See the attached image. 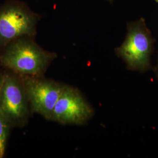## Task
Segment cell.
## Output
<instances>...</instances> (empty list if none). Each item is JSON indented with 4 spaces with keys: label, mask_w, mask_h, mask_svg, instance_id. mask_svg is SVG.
<instances>
[{
    "label": "cell",
    "mask_w": 158,
    "mask_h": 158,
    "mask_svg": "<svg viewBox=\"0 0 158 158\" xmlns=\"http://www.w3.org/2000/svg\"><path fill=\"white\" fill-rule=\"evenodd\" d=\"M57 57L55 52L45 51L34 38L23 36L10 42L0 51V64L21 76L44 77Z\"/></svg>",
    "instance_id": "1"
},
{
    "label": "cell",
    "mask_w": 158,
    "mask_h": 158,
    "mask_svg": "<svg viewBox=\"0 0 158 158\" xmlns=\"http://www.w3.org/2000/svg\"><path fill=\"white\" fill-rule=\"evenodd\" d=\"M124 42L115 53L131 70L146 72L151 68L154 40L144 18L130 22Z\"/></svg>",
    "instance_id": "2"
},
{
    "label": "cell",
    "mask_w": 158,
    "mask_h": 158,
    "mask_svg": "<svg viewBox=\"0 0 158 158\" xmlns=\"http://www.w3.org/2000/svg\"><path fill=\"white\" fill-rule=\"evenodd\" d=\"M40 15L25 3L8 0L0 6V51L12 40L23 36L35 38Z\"/></svg>",
    "instance_id": "3"
},
{
    "label": "cell",
    "mask_w": 158,
    "mask_h": 158,
    "mask_svg": "<svg viewBox=\"0 0 158 158\" xmlns=\"http://www.w3.org/2000/svg\"><path fill=\"white\" fill-rule=\"evenodd\" d=\"M0 110L12 127L18 128L28 124L32 113L21 76L7 69L0 90Z\"/></svg>",
    "instance_id": "4"
},
{
    "label": "cell",
    "mask_w": 158,
    "mask_h": 158,
    "mask_svg": "<svg viewBox=\"0 0 158 158\" xmlns=\"http://www.w3.org/2000/svg\"><path fill=\"white\" fill-rule=\"evenodd\" d=\"M20 76L32 112L51 121L54 108L66 85L44 77Z\"/></svg>",
    "instance_id": "5"
},
{
    "label": "cell",
    "mask_w": 158,
    "mask_h": 158,
    "mask_svg": "<svg viewBox=\"0 0 158 158\" xmlns=\"http://www.w3.org/2000/svg\"><path fill=\"white\" fill-rule=\"evenodd\" d=\"M93 110L76 88L66 85L56 102L51 121L63 125H84L93 115Z\"/></svg>",
    "instance_id": "6"
},
{
    "label": "cell",
    "mask_w": 158,
    "mask_h": 158,
    "mask_svg": "<svg viewBox=\"0 0 158 158\" xmlns=\"http://www.w3.org/2000/svg\"><path fill=\"white\" fill-rule=\"evenodd\" d=\"M12 127L10 121L0 110V158L4 157L6 143Z\"/></svg>",
    "instance_id": "7"
},
{
    "label": "cell",
    "mask_w": 158,
    "mask_h": 158,
    "mask_svg": "<svg viewBox=\"0 0 158 158\" xmlns=\"http://www.w3.org/2000/svg\"><path fill=\"white\" fill-rule=\"evenodd\" d=\"M1 64H0V90L1 88V86L2 85V82H3V80H4V70H2L1 69Z\"/></svg>",
    "instance_id": "8"
},
{
    "label": "cell",
    "mask_w": 158,
    "mask_h": 158,
    "mask_svg": "<svg viewBox=\"0 0 158 158\" xmlns=\"http://www.w3.org/2000/svg\"><path fill=\"white\" fill-rule=\"evenodd\" d=\"M107 1H108L111 4H113V3H114V0H107Z\"/></svg>",
    "instance_id": "9"
},
{
    "label": "cell",
    "mask_w": 158,
    "mask_h": 158,
    "mask_svg": "<svg viewBox=\"0 0 158 158\" xmlns=\"http://www.w3.org/2000/svg\"><path fill=\"white\" fill-rule=\"evenodd\" d=\"M157 74H158V66H157Z\"/></svg>",
    "instance_id": "10"
},
{
    "label": "cell",
    "mask_w": 158,
    "mask_h": 158,
    "mask_svg": "<svg viewBox=\"0 0 158 158\" xmlns=\"http://www.w3.org/2000/svg\"><path fill=\"white\" fill-rule=\"evenodd\" d=\"M156 2H158V0H154Z\"/></svg>",
    "instance_id": "11"
}]
</instances>
